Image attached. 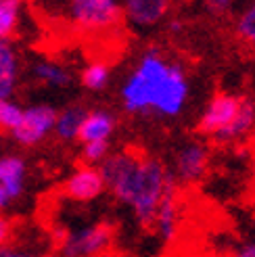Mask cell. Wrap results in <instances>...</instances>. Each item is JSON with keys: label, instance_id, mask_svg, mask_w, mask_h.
Wrapping results in <instances>:
<instances>
[{"label": "cell", "instance_id": "1", "mask_svg": "<svg viewBox=\"0 0 255 257\" xmlns=\"http://www.w3.org/2000/svg\"><path fill=\"white\" fill-rule=\"evenodd\" d=\"M190 84L180 63L170 61L159 48H149L121 84V105L130 115L155 113L176 117L186 107Z\"/></svg>", "mask_w": 255, "mask_h": 257}, {"label": "cell", "instance_id": "2", "mask_svg": "<svg viewBox=\"0 0 255 257\" xmlns=\"http://www.w3.org/2000/svg\"><path fill=\"white\" fill-rule=\"evenodd\" d=\"M113 199L132 209L140 226H153L159 203L176 178L155 157L119 151L98 165Z\"/></svg>", "mask_w": 255, "mask_h": 257}, {"label": "cell", "instance_id": "3", "mask_svg": "<svg viewBox=\"0 0 255 257\" xmlns=\"http://www.w3.org/2000/svg\"><path fill=\"white\" fill-rule=\"evenodd\" d=\"M115 230L109 222H96L80 226L69 232H61L59 255L61 257H103L111 245Z\"/></svg>", "mask_w": 255, "mask_h": 257}, {"label": "cell", "instance_id": "4", "mask_svg": "<svg viewBox=\"0 0 255 257\" xmlns=\"http://www.w3.org/2000/svg\"><path fill=\"white\" fill-rule=\"evenodd\" d=\"M121 17L119 0H67V19L84 32H109Z\"/></svg>", "mask_w": 255, "mask_h": 257}, {"label": "cell", "instance_id": "5", "mask_svg": "<svg viewBox=\"0 0 255 257\" xmlns=\"http://www.w3.org/2000/svg\"><path fill=\"white\" fill-rule=\"evenodd\" d=\"M243 98L245 96L230 94V92H218L215 96H211L199 117L197 130L203 136H211L215 143H220L224 134L234 123L240 105H243Z\"/></svg>", "mask_w": 255, "mask_h": 257}, {"label": "cell", "instance_id": "6", "mask_svg": "<svg viewBox=\"0 0 255 257\" xmlns=\"http://www.w3.org/2000/svg\"><path fill=\"white\" fill-rule=\"evenodd\" d=\"M57 115L59 111L55 107L40 102V105H32L23 111V119L19 127L13 132L15 143L21 147H36L42 140L55 132V123H57Z\"/></svg>", "mask_w": 255, "mask_h": 257}, {"label": "cell", "instance_id": "7", "mask_svg": "<svg viewBox=\"0 0 255 257\" xmlns=\"http://www.w3.org/2000/svg\"><path fill=\"white\" fill-rule=\"evenodd\" d=\"M107 190L103 174L96 165H82L75 170L63 184V195L71 201L78 203H88L98 199Z\"/></svg>", "mask_w": 255, "mask_h": 257}, {"label": "cell", "instance_id": "8", "mask_svg": "<svg viewBox=\"0 0 255 257\" xmlns=\"http://www.w3.org/2000/svg\"><path fill=\"white\" fill-rule=\"evenodd\" d=\"M209 168V149L201 143H186L178 149L174 159V178L180 182H197Z\"/></svg>", "mask_w": 255, "mask_h": 257}, {"label": "cell", "instance_id": "9", "mask_svg": "<svg viewBox=\"0 0 255 257\" xmlns=\"http://www.w3.org/2000/svg\"><path fill=\"white\" fill-rule=\"evenodd\" d=\"M123 17L140 30L157 25L170 13L172 0H119Z\"/></svg>", "mask_w": 255, "mask_h": 257}, {"label": "cell", "instance_id": "10", "mask_svg": "<svg viewBox=\"0 0 255 257\" xmlns=\"http://www.w3.org/2000/svg\"><path fill=\"white\" fill-rule=\"evenodd\" d=\"M153 228H155V232L168 242L178 236V228H180V203H178L176 182L163 195L157 215H155V222H153Z\"/></svg>", "mask_w": 255, "mask_h": 257}, {"label": "cell", "instance_id": "11", "mask_svg": "<svg viewBox=\"0 0 255 257\" xmlns=\"http://www.w3.org/2000/svg\"><path fill=\"white\" fill-rule=\"evenodd\" d=\"M115 115L107 109H94L86 113V119L82 123L80 138L82 145L84 143H92V140H109L113 130H115Z\"/></svg>", "mask_w": 255, "mask_h": 257}, {"label": "cell", "instance_id": "12", "mask_svg": "<svg viewBox=\"0 0 255 257\" xmlns=\"http://www.w3.org/2000/svg\"><path fill=\"white\" fill-rule=\"evenodd\" d=\"M25 174H28V168H25V161L21 157L17 155L0 157V186L9 192L11 201L23 195Z\"/></svg>", "mask_w": 255, "mask_h": 257}, {"label": "cell", "instance_id": "13", "mask_svg": "<svg viewBox=\"0 0 255 257\" xmlns=\"http://www.w3.org/2000/svg\"><path fill=\"white\" fill-rule=\"evenodd\" d=\"M19 80V59L9 40H0V100L11 98Z\"/></svg>", "mask_w": 255, "mask_h": 257}, {"label": "cell", "instance_id": "14", "mask_svg": "<svg viewBox=\"0 0 255 257\" xmlns=\"http://www.w3.org/2000/svg\"><path fill=\"white\" fill-rule=\"evenodd\" d=\"M86 109L80 105H71L65 107L63 111H59L57 115V123H55V134L63 143H71V140L80 138V130L82 123L86 119Z\"/></svg>", "mask_w": 255, "mask_h": 257}, {"label": "cell", "instance_id": "15", "mask_svg": "<svg viewBox=\"0 0 255 257\" xmlns=\"http://www.w3.org/2000/svg\"><path fill=\"white\" fill-rule=\"evenodd\" d=\"M32 73L40 84L50 86V88H67L73 82L71 71L67 67L59 65V63H53V61L36 63V65L32 67Z\"/></svg>", "mask_w": 255, "mask_h": 257}, {"label": "cell", "instance_id": "16", "mask_svg": "<svg viewBox=\"0 0 255 257\" xmlns=\"http://www.w3.org/2000/svg\"><path fill=\"white\" fill-rule=\"evenodd\" d=\"M253 130H255V102L245 96L234 123L230 125V130L224 134V138L220 140V143H234V140L249 136Z\"/></svg>", "mask_w": 255, "mask_h": 257}, {"label": "cell", "instance_id": "17", "mask_svg": "<svg viewBox=\"0 0 255 257\" xmlns=\"http://www.w3.org/2000/svg\"><path fill=\"white\" fill-rule=\"evenodd\" d=\"M23 0H0V40H11L21 19Z\"/></svg>", "mask_w": 255, "mask_h": 257}, {"label": "cell", "instance_id": "18", "mask_svg": "<svg viewBox=\"0 0 255 257\" xmlns=\"http://www.w3.org/2000/svg\"><path fill=\"white\" fill-rule=\"evenodd\" d=\"M109 82H111V69L103 61L90 63V65H86L82 71V86L86 90L100 92V90H105L109 86Z\"/></svg>", "mask_w": 255, "mask_h": 257}, {"label": "cell", "instance_id": "19", "mask_svg": "<svg viewBox=\"0 0 255 257\" xmlns=\"http://www.w3.org/2000/svg\"><path fill=\"white\" fill-rule=\"evenodd\" d=\"M234 34L245 44L255 46V0H251L245 9H240V13L236 15Z\"/></svg>", "mask_w": 255, "mask_h": 257}, {"label": "cell", "instance_id": "20", "mask_svg": "<svg viewBox=\"0 0 255 257\" xmlns=\"http://www.w3.org/2000/svg\"><path fill=\"white\" fill-rule=\"evenodd\" d=\"M23 111L25 109H21L11 98L0 100V132H15L23 119Z\"/></svg>", "mask_w": 255, "mask_h": 257}, {"label": "cell", "instance_id": "21", "mask_svg": "<svg viewBox=\"0 0 255 257\" xmlns=\"http://www.w3.org/2000/svg\"><path fill=\"white\" fill-rule=\"evenodd\" d=\"M109 155H111L109 140H92V143H84L82 147V159L86 161V165H96L98 168Z\"/></svg>", "mask_w": 255, "mask_h": 257}, {"label": "cell", "instance_id": "22", "mask_svg": "<svg viewBox=\"0 0 255 257\" xmlns=\"http://www.w3.org/2000/svg\"><path fill=\"white\" fill-rule=\"evenodd\" d=\"M236 0H203V7H205L211 15H224L234 7Z\"/></svg>", "mask_w": 255, "mask_h": 257}, {"label": "cell", "instance_id": "23", "mask_svg": "<svg viewBox=\"0 0 255 257\" xmlns=\"http://www.w3.org/2000/svg\"><path fill=\"white\" fill-rule=\"evenodd\" d=\"M0 257H46V255L32 253V251H28V249H21V247L7 245V247L0 249Z\"/></svg>", "mask_w": 255, "mask_h": 257}, {"label": "cell", "instance_id": "24", "mask_svg": "<svg viewBox=\"0 0 255 257\" xmlns=\"http://www.w3.org/2000/svg\"><path fill=\"white\" fill-rule=\"evenodd\" d=\"M13 236V224L7 215L0 213V249L9 245V240Z\"/></svg>", "mask_w": 255, "mask_h": 257}, {"label": "cell", "instance_id": "25", "mask_svg": "<svg viewBox=\"0 0 255 257\" xmlns=\"http://www.w3.org/2000/svg\"><path fill=\"white\" fill-rule=\"evenodd\" d=\"M232 257H255V242H251V245H243L240 249H236L232 253Z\"/></svg>", "mask_w": 255, "mask_h": 257}, {"label": "cell", "instance_id": "26", "mask_svg": "<svg viewBox=\"0 0 255 257\" xmlns=\"http://www.w3.org/2000/svg\"><path fill=\"white\" fill-rule=\"evenodd\" d=\"M9 203H11V197H9V192L0 186V211L7 209L9 207Z\"/></svg>", "mask_w": 255, "mask_h": 257}, {"label": "cell", "instance_id": "27", "mask_svg": "<svg viewBox=\"0 0 255 257\" xmlns=\"http://www.w3.org/2000/svg\"><path fill=\"white\" fill-rule=\"evenodd\" d=\"M182 30V23L180 21H172L170 23V32H180Z\"/></svg>", "mask_w": 255, "mask_h": 257}, {"label": "cell", "instance_id": "28", "mask_svg": "<svg viewBox=\"0 0 255 257\" xmlns=\"http://www.w3.org/2000/svg\"><path fill=\"white\" fill-rule=\"evenodd\" d=\"M253 151H255V140H253Z\"/></svg>", "mask_w": 255, "mask_h": 257}]
</instances>
